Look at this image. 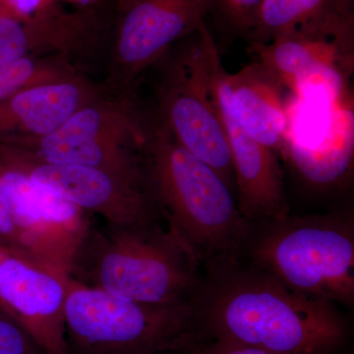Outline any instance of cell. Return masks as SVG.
Here are the masks:
<instances>
[{
	"mask_svg": "<svg viewBox=\"0 0 354 354\" xmlns=\"http://www.w3.org/2000/svg\"><path fill=\"white\" fill-rule=\"evenodd\" d=\"M206 270L193 302L213 339L272 354H330L344 344L346 325L334 302L290 290L239 260Z\"/></svg>",
	"mask_w": 354,
	"mask_h": 354,
	"instance_id": "obj_1",
	"label": "cell"
},
{
	"mask_svg": "<svg viewBox=\"0 0 354 354\" xmlns=\"http://www.w3.org/2000/svg\"><path fill=\"white\" fill-rule=\"evenodd\" d=\"M142 165L158 218L200 265L241 259L254 223L220 174L180 145L153 113H147Z\"/></svg>",
	"mask_w": 354,
	"mask_h": 354,
	"instance_id": "obj_2",
	"label": "cell"
},
{
	"mask_svg": "<svg viewBox=\"0 0 354 354\" xmlns=\"http://www.w3.org/2000/svg\"><path fill=\"white\" fill-rule=\"evenodd\" d=\"M194 254L157 218L91 227L77 249L69 278L143 304L193 302L201 285Z\"/></svg>",
	"mask_w": 354,
	"mask_h": 354,
	"instance_id": "obj_3",
	"label": "cell"
},
{
	"mask_svg": "<svg viewBox=\"0 0 354 354\" xmlns=\"http://www.w3.org/2000/svg\"><path fill=\"white\" fill-rule=\"evenodd\" d=\"M245 250L251 265L290 290L337 305L354 302L353 218L295 216L254 225Z\"/></svg>",
	"mask_w": 354,
	"mask_h": 354,
	"instance_id": "obj_4",
	"label": "cell"
},
{
	"mask_svg": "<svg viewBox=\"0 0 354 354\" xmlns=\"http://www.w3.org/2000/svg\"><path fill=\"white\" fill-rule=\"evenodd\" d=\"M70 354H172L188 351L199 329L194 302L133 301L67 279Z\"/></svg>",
	"mask_w": 354,
	"mask_h": 354,
	"instance_id": "obj_5",
	"label": "cell"
},
{
	"mask_svg": "<svg viewBox=\"0 0 354 354\" xmlns=\"http://www.w3.org/2000/svg\"><path fill=\"white\" fill-rule=\"evenodd\" d=\"M216 46L206 23L165 53L158 67V120L180 145L206 162L234 188L227 137L211 91V57Z\"/></svg>",
	"mask_w": 354,
	"mask_h": 354,
	"instance_id": "obj_6",
	"label": "cell"
},
{
	"mask_svg": "<svg viewBox=\"0 0 354 354\" xmlns=\"http://www.w3.org/2000/svg\"><path fill=\"white\" fill-rule=\"evenodd\" d=\"M147 111L135 94L102 95L50 134L9 140L27 157L55 165L97 167L144 183L142 145Z\"/></svg>",
	"mask_w": 354,
	"mask_h": 354,
	"instance_id": "obj_7",
	"label": "cell"
},
{
	"mask_svg": "<svg viewBox=\"0 0 354 354\" xmlns=\"http://www.w3.org/2000/svg\"><path fill=\"white\" fill-rule=\"evenodd\" d=\"M250 50L297 99L337 104L353 97L354 28L295 29Z\"/></svg>",
	"mask_w": 354,
	"mask_h": 354,
	"instance_id": "obj_8",
	"label": "cell"
},
{
	"mask_svg": "<svg viewBox=\"0 0 354 354\" xmlns=\"http://www.w3.org/2000/svg\"><path fill=\"white\" fill-rule=\"evenodd\" d=\"M211 10V0H120L109 87L116 94H134L147 70L197 32Z\"/></svg>",
	"mask_w": 354,
	"mask_h": 354,
	"instance_id": "obj_9",
	"label": "cell"
},
{
	"mask_svg": "<svg viewBox=\"0 0 354 354\" xmlns=\"http://www.w3.org/2000/svg\"><path fill=\"white\" fill-rule=\"evenodd\" d=\"M0 194L35 258L69 277L77 249L93 225L90 214L1 158Z\"/></svg>",
	"mask_w": 354,
	"mask_h": 354,
	"instance_id": "obj_10",
	"label": "cell"
},
{
	"mask_svg": "<svg viewBox=\"0 0 354 354\" xmlns=\"http://www.w3.org/2000/svg\"><path fill=\"white\" fill-rule=\"evenodd\" d=\"M0 158L109 225L158 218L142 181L97 167L39 162L6 144H0Z\"/></svg>",
	"mask_w": 354,
	"mask_h": 354,
	"instance_id": "obj_11",
	"label": "cell"
},
{
	"mask_svg": "<svg viewBox=\"0 0 354 354\" xmlns=\"http://www.w3.org/2000/svg\"><path fill=\"white\" fill-rule=\"evenodd\" d=\"M227 73L220 55H215L211 64L212 97L227 137L237 205L242 215L254 225L283 218L290 214V209L279 155L251 138L235 120Z\"/></svg>",
	"mask_w": 354,
	"mask_h": 354,
	"instance_id": "obj_12",
	"label": "cell"
},
{
	"mask_svg": "<svg viewBox=\"0 0 354 354\" xmlns=\"http://www.w3.org/2000/svg\"><path fill=\"white\" fill-rule=\"evenodd\" d=\"M67 279L24 254L0 245V307L43 354H70L64 321Z\"/></svg>",
	"mask_w": 354,
	"mask_h": 354,
	"instance_id": "obj_13",
	"label": "cell"
},
{
	"mask_svg": "<svg viewBox=\"0 0 354 354\" xmlns=\"http://www.w3.org/2000/svg\"><path fill=\"white\" fill-rule=\"evenodd\" d=\"M104 95L101 87L79 75L9 95L0 101V143L50 134Z\"/></svg>",
	"mask_w": 354,
	"mask_h": 354,
	"instance_id": "obj_14",
	"label": "cell"
},
{
	"mask_svg": "<svg viewBox=\"0 0 354 354\" xmlns=\"http://www.w3.org/2000/svg\"><path fill=\"white\" fill-rule=\"evenodd\" d=\"M230 106L244 131L281 156L288 128L286 88L259 62L227 73Z\"/></svg>",
	"mask_w": 354,
	"mask_h": 354,
	"instance_id": "obj_15",
	"label": "cell"
},
{
	"mask_svg": "<svg viewBox=\"0 0 354 354\" xmlns=\"http://www.w3.org/2000/svg\"><path fill=\"white\" fill-rule=\"evenodd\" d=\"M281 155L311 185L325 188L341 183L353 160V102L344 104L322 134L286 136Z\"/></svg>",
	"mask_w": 354,
	"mask_h": 354,
	"instance_id": "obj_16",
	"label": "cell"
},
{
	"mask_svg": "<svg viewBox=\"0 0 354 354\" xmlns=\"http://www.w3.org/2000/svg\"><path fill=\"white\" fill-rule=\"evenodd\" d=\"M354 25V0H265L249 46L272 41L295 29L329 30Z\"/></svg>",
	"mask_w": 354,
	"mask_h": 354,
	"instance_id": "obj_17",
	"label": "cell"
},
{
	"mask_svg": "<svg viewBox=\"0 0 354 354\" xmlns=\"http://www.w3.org/2000/svg\"><path fill=\"white\" fill-rule=\"evenodd\" d=\"M78 75L69 57L62 55L25 57L0 64V101L25 88Z\"/></svg>",
	"mask_w": 354,
	"mask_h": 354,
	"instance_id": "obj_18",
	"label": "cell"
},
{
	"mask_svg": "<svg viewBox=\"0 0 354 354\" xmlns=\"http://www.w3.org/2000/svg\"><path fill=\"white\" fill-rule=\"evenodd\" d=\"M211 13L223 32L246 39L265 0H211Z\"/></svg>",
	"mask_w": 354,
	"mask_h": 354,
	"instance_id": "obj_19",
	"label": "cell"
},
{
	"mask_svg": "<svg viewBox=\"0 0 354 354\" xmlns=\"http://www.w3.org/2000/svg\"><path fill=\"white\" fill-rule=\"evenodd\" d=\"M0 354H43L19 324L0 307Z\"/></svg>",
	"mask_w": 354,
	"mask_h": 354,
	"instance_id": "obj_20",
	"label": "cell"
},
{
	"mask_svg": "<svg viewBox=\"0 0 354 354\" xmlns=\"http://www.w3.org/2000/svg\"><path fill=\"white\" fill-rule=\"evenodd\" d=\"M0 245L14 249L18 252L24 254L25 256L34 260L35 262L41 264L32 255L31 248L26 241L24 235L22 234L19 228L14 223L12 216L9 213L6 203L2 199L1 194H0Z\"/></svg>",
	"mask_w": 354,
	"mask_h": 354,
	"instance_id": "obj_21",
	"label": "cell"
},
{
	"mask_svg": "<svg viewBox=\"0 0 354 354\" xmlns=\"http://www.w3.org/2000/svg\"><path fill=\"white\" fill-rule=\"evenodd\" d=\"M55 6V0H0V16L26 21Z\"/></svg>",
	"mask_w": 354,
	"mask_h": 354,
	"instance_id": "obj_22",
	"label": "cell"
},
{
	"mask_svg": "<svg viewBox=\"0 0 354 354\" xmlns=\"http://www.w3.org/2000/svg\"><path fill=\"white\" fill-rule=\"evenodd\" d=\"M187 351L188 354H272L252 346L215 339L202 346L195 342Z\"/></svg>",
	"mask_w": 354,
	"mask_h": 354,
	"instance_id": "obj_23",
	"label": "cell"
},
{
	"mask_svg": "<svg viewBox=\"0 0 354 354\" xmlns=\"http://www.w3.org/2000/svg\"><path fill=\"white\" fill-rule=\"evenodd\" d=\"M67 1L73 2V3L79 4V6L83 7H88L99 0H67Z\"/></svg>",
	"mask_w": 354,
	"mask_h": 354,
	"instance_id": "obj_24",
	"label": "cell"
}]
</instances>
